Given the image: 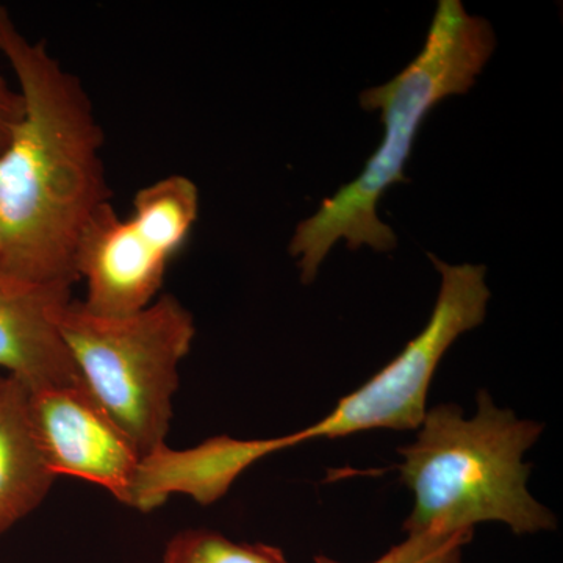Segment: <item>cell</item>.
Listing matches in <instances>:
<instances>
[{
  "instance_id": "cell-4",
  "label": "cell",
  "mask_w": 563,
  "mask_h": 563,
  "mask_svg": "<svg viewBox=\"0 0 563 563\" xmlns=\"http://www.w3.org/2000/svg\"><path fill=\"white\" fill-rule=\"evenodd\" d=\"M58 329L81 383L143 457L165 448L179 365L196 335L179 299L158 296L125 317H102L73 299L58 314Z\"/></svg>"
},
{
  "instance_id": "cell-11",
  "label": "cell",
  "mask_w": 563,
  "mask_h": 563,
  "mask_svg": "<svg viewBox=\"0 0 563 563\" xmlns=\"http://www.w3.org/2000/svg\"><path fill=\"white\" fill-rule=\"evenodd\" d=\"M163 563H288L272 544L236 543L220 532L190 529L166 544Z\"/></svg>"
},
{
  "instance_id": "cell-12",
  "label": "cell",
  "mask_w": 563,
  "mask_h": 563,
  "mask_svg": "<svg viewBox=\"0 0 563 563\" xmlns=\"http://www.w3.org/2000/svg\"><path fill=\"white\" fill-rule=\"evenodd\" d=\"M473 531H462L454 533H442V532H428L421 533V536H407V539L402 543L396 544L390 551H387L383 558L377 559L372 563H420L424 561L429 555L437 553L453 542V540L461 537L462 533ZM314 563H340L333 561L331 558L325 555H317Z\"/></svg>"
},
{
  "instance_id": "cell-7",
  "label": "cell",
  "mask_w": 563,
  "mask_h": 563,
  "mask_svg": "<svg viewBox=\"0 0 563 563\" xmlns=\"http://www.w3.org/2000/svg\"><path fill=\"white\" fill-rule=\"evenodd\" d=\"M27 412L41 457L55 477L88 481L136 509L143 454L84 384L27 391Z\"/></svg>"
},
{
  "instance_id": "cell-13",
  "label": "cell",
  "mask_w": 563,
  "mask_h": 563,
  "mask_svg": "<svg viewBox=\"0 0 563 563\" xmlns=\"http://www.w3.org/2000/svg\"><path fill=\"white\" fill-rule=\"evenodd\" d=\"M24 113L21 92L14 90L0 70V151L7 146Z\"/></svg>"
},
{
  "instance_id": "cell-14",
  "label": "cell",
  "mask_w": 563,
  "mask_h": 563,
  "mask_svg": "<svg viewBox=\"0 0 563 563\" xmlns=\"http://www.w3.org/2000/svg\"><path fill=\"white\" fill-rule=\"evenodd\" d=\"M473 532L462 533L461 537L453 540L450 544L442 548V550L437 551L426 558L424 561L420 563H462V550L463 547H466L470 542H472Z\"/></svg>"
},
{
  "instance_id": "cell-2",
  "label": "cell",
  "mask_w": 563,
  "mask_h": 563,
  "mask_svg": "<svg viewBox=\"0 0 563 563\" xmlns=\"http://www.w3.org/2000/svg\"><path fill=\"white\" fill-rule=\"evenodd\" d=\"M490 22L470 16L461 0H440L424 47L395 79L361 95L365 110H380L385 125L379 147L357 179L322 201L313 217L299 222L290 254L299 257L303 284H312L339 240L351 250H395V232L376 213L391 185L409 181L404 165L424 118L443 99L465 95L495 51Z\"/></svg>"
},
{
  "instance_id": "cell-10",
  "label": "cell",
  "mask_w": 563,
  "mask_h": 563,
  "mask_svg": "<svg viewBox=\"0 0 563 563\" xmlns=\"http://www.w3.org/2000/svg\"><path fill=\"white\" fill-rule=\"evenodd\" d=\"M55 479L33 437L27 390L10 377L0 398V537L46 499Z\"/></svg>"
},
{
  "instance_id": "cell-15",
  "label": "cell",
  "mask_w": 563,
  "mask_h": 563,
  "mask_svg": "<svg viewBox=\"0 0 563 563\" xmlns=\"http://www.w3.org/2000/svg\"><path fill=\"white\" fill-rule=\"evenodd\" d=\"M9 376H2V374H0V398H2V395L3 393H5L7 387H9Z\"/></svg>"
},
{
  "instance_id": "cell-9",
  "label": "cell",
  "mask_w": 563,
  "mask_h": 563,
  "mask_svg": "<svg viewBox=\"0 0 563 563\" xmlns=\"http://www.w3.org/2000/svg\"><path fill=\"white\" fill-rule=\"evenodd\" d=\"M302 443L298 432L273 440H210L202 446L176 453L168 446L147 455L141 470L139 510H152L166 501L169 492L191 493L199 503L220 499L244 468L284 448Z\"/></svg>"
},
{
  "instance_id": "cell-3",
  "label": "cell",
  "mask_w": 563,
  "mask_h": 563,
  "mask_svg": "<svg viewBox=\"0 0 563 563\" xmlns=\"http://www.w3.org/2000/svg\"><path fill=\"white\" fill-rule=\"evenodd\" d=\"M543 429L496 406L485 390L470 420L453 404L428 410L417 440L398 451L399 474L415 496L407 536L474 531L479 523H503L517 536L558 528L526 485L532 466L523 455Z\"/></svg>"
},
{
  "instance_id": "cell-8",
  "label": "cell",
  "mask_w": 563,
  "mask_h": 563,
  "mask_svg": "<svg viewBox=\"0 0 563 563\" xmlns=\"http://www.w3.org/2000/svg\"><path fill=\"white\" fill-rule=\"evenodd\" d=\"M70 292L0 269V368L27 391L84 384L58 329Z\"/></svg>"
},
{
  "instance_id": "cell-6",
  "label": "cell",
  "mask_w": 563,
  "mask_h": 563,
  "mask_svg": "<svg viewBox=\"0 0 563 563\" xmlns=\"http://www.w3.org/2000/svg\"><path fill=\"white\" fill-rule=\"evenodd\" d=\"M429 257L442 274V285L428 325L368 383L344 396L328 417L298 432L302 442L372 429L420 428L437 366L462 333L483 324L490 299L484 266H454Z\"/></svg>"
},
{
  "instance_id": "cell-5",
  "label": "cell",
  "mask_w": 563,
  "mask_h": 563,
  "mask_svg": "<svg viewBox=\"0 0 563 563\" xmlns=\"http://www.w3.org/2000/svg\"><path fill=\"white\" fill-rule=\"evenodd\" d=\"M198 214V187L180 174L141 188L131 217L121 218L103 203L81 231L74 257L77 276L87 284L84 306L102 317H125L151 306Z\"/></svg>"
},
{
  "instance_id": "cell-1",
  "label": "cell",
  "mask_w": 563,
  "mask_h": 563,
  "mask_svg": "<svg viewBox=\"0 0 563 563\" xmlns=\"http://www.w3.org/2000/svg\"><path fill=\"white\" fill-rule=\"evenodd\" d=\"M0 57L13 69L22 120L0 151V269L36 284L79 282L77 243L110 202L103 129L79 77L29 38L0 3Z\"/></svg>"
}]
</instances>
